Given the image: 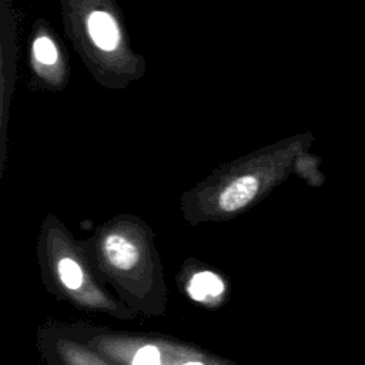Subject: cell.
<instances>
[{"mask_svg":"<svg viewBox=\"0 0 365 365\" xmlns=\"http://www.w3.org/2000/svg\"><path fill=\"white\" fill-rule=\"evenodd\" d=\"M70 324L114 365H238L197 344L164 334L114 329L84 321Z\"/></svg>","mask_w":365,"mask_h":365,"instance_id":"3","label":"cell"},{"mask_svg":"<svg viewBox=\"0 0 365 365\" xmlns=\"http://www.w3.org/2000/svg\"><path fill=\"white\" fill-rule=\"evenodd\" d=\"M261 178L254 174H245L227 182L212 198L210 205L198 215L202 218H222L234 215L247 208L261 191Z\"/></svg>","mask_w":365,"mask_h":365,"instance_id":"6","label":"cell"},{"mask_svg":"<svg viewBox=\"0 0 365 365\" xmlns=\"http://www.w3.org/2000/svg\"><path fill=\"white\" fill-rule=\"evenodd\" d=\"M88 33L94 44L103 50H114L118 44L120 33L113 17L106 11H93L87 21Z\"/></svg>","mask_w":365,"mask_h":365,"instance_id":"7","label":"cell"},{"mask_svg":"<svg viewBox=\"0 0 365 365\" xmlns=\"http://www.w3.org/2000/svg\"><path fill=\"white\" fill-rule=\"evenodd\" d=\"M175 281L181 294L208 311L221 309L230 301L231 284L228 277L201 261H184Z\"/></svg>","mask_w":365,"mask_h":365,"instance_id":"5","label":"cell"},{"mask_svg":"<svg viewBox=\"0 0 365 365\" xmlns=\"http://www.w3.org/2000/svg\"><path fill=\"white\" fill-rule=\"evenodd\" d=\"M81 247L123 304L141 317L165 314L168 291L163 262L148 230L138 221L117 220Z\"/></svg>","mask_w":365,"mask_h":365,"instance_id":"1","label":"cell"},{"mask_svg":"<svg viewBox=\"0 0 365 365\" xmlns=\"http://www.w3.org/2000/svg\"><path fill=\"white\" fill-rule=\"evenodd\" d=\"M36 345L47 365H114L84 341L70 322L46 321L36 332Z\"/></svg>","mask_w":365,"mask_h":365,"instance_id":"4","label":"cell"},{"mask_svg":"<svg viewBox=\"0 0 365 365\" xmlns=\"http://www.w3.org/2000/svg\"><path fill=\"white\" fill-rule=\"evenodd\" d=\"M40 277L44 288L57 299L78 311L135 321L141 315L107 289L81 244L57 224L47 225L37 247Z\"/></svg>","mask_w":365,"mask_h":365,"instance_id":"2","label":"cell"},{"mask_svg":"<svg viewBox=\"0 0 365 365\" xmlns=\"http://www.w3.org/2000/svg\"><path fill=\"white\" fill-rule=\"evenodd\" d=\"M36 58L43 64H54L58 58L57 48L48 37H38L33 44Z\"/></svg>","mask_w":365,"mask_h":365,"instance_id":"8","label":"cell"}]
</instances>
